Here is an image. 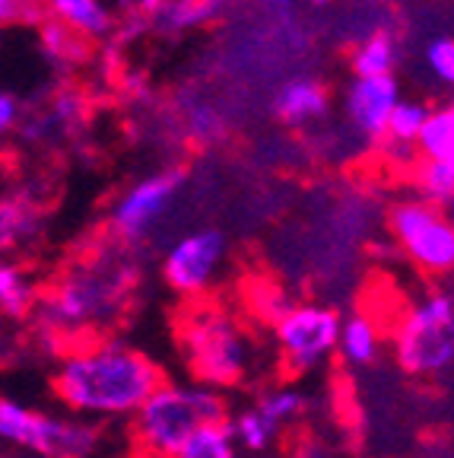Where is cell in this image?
<instances>
[{"mask_svg": "<svg viewBox=\"0 0 454 458\" xmlns=\"http://www.w3.org/2000/svg\"><path fill=\"white\" fill-rule=\"evenodd\" d=\"M419 61H423V71L429 73V80H435L445 89H454V36L426 38Z\"/></svg>", "mask_w": 454, "mask_h": 458, "instance_id": "cell-26", "label": "cell"}, {"mask_svg": "<svg viewBox=\"0 0 454 458\" xmlns=\"http://www.w3.org/2000/svg\"><path fill=\"white\" fill-rule=\"evenodd\" d=\"M45 0H0V26H38Z\"/></svg>", "mask_w": 454, "mask_h": 458, "instance_id": "cell-27", "label": "cell"}, {"mask_svg": "<svg viewBox=\"0 0 454 458\" xmlns=\"http://www.w3.org/2000/svg\"><path fill=\"white\" fill-rule=\"evenodd\" d=\"M175 458H239V445H235V439H232L229 420L200 427L198 433L175 452Z\"/></svg>", "mask_w": 454, "mask_h": 458, "instance_id": "cell-24", "label": "cell"}, {"mask_svg": "<svg viewBox=\"0 0 454 458\" xmlns=\"http://www.w3.org/2000/svg\"><path fill=\"white\" fill-rule=\"evenodd\" d=\"M448 210H451V216H454V204H451V208H448Z\"/></svg>", "mask_w": 454, "mask_h": 458, "instance_id": "cell-30", "label": "cell"}, {"mask_svg": "<svg viewBox=\"0 0 454 458\" xmlns=\"http://www.w3.org/2000/svg\"><path fill=\"white\" fill-rule=\"evenodd\" d=\"M429 112H433V106H429L426 99H416V96H407L404 99V96H400L398 106L391 108L384 134L378 137V140L416 147V137H419V131H423V124H426Z\"/></svg>", "mask_w": 454, "mask_h": 458, "instance_id": "cell-23", "label": "cell"}, {"mask_svg": "<svg viewBox=\"0 0 454 458\" xmlns=\"http://www.w3.org/2000/svg\"><path fill=\"white\" fill-rule=\"evenodd\" d=\"M178 351L194 382L210 388H235L251 376L255 341L245 325L223 306L188 300L185 315L178 318Z\"/></svg>", "mask_w": 454, "mask_h": 458, "instance_id": "cell-4", "label": "cell"}, {"mask_svg": "<svg viewBox=\"0 0 454 458\" xmlns=\"http://www.w3.org/2000/svg\"><path fill=\"white\" fill-rule=\"evenodd\" d=\"M99 429L86 417H55L0 394V443L32 452L36 458H93Z\"/></svg>", "mask_w": 454, "mask_h": 458, "instance_id": "cell-7", "label": "cell"}, {"mask_svg": "<svg viewBox=\"0 0 454 458\" xmlns=\"http://www.w3.org/2000/svg\"><path fill=\"white\" fill-rule=\"evenodd\" d=\"M382 351H384V331L369 312L356 309L347 318H340L337 353L343 357V363L353 366V369H369V366L378 363Z\"/></svg>", "mask_w": 454, "mask_h": 458, "instance_id": "cell-16", "label": "cell"}, {"mask_svg": "<svg viewBox=\"0 0 454 458\" xmlns=\"http://www.w3.org/2000/svg\"><path fill=\"white\" fill-rule=\"evenodd\" d=\"M229 255V239L216 226H198L172 239L163 255V280L172 293L185 300H200L223 274Z\"/></svg>", "mask_w": 454, "mask_h": 458, "instance_id": "cell-10", "label": "cell"}, {"mask_svg": "<svg viewBox=\"0 0 454 458\" xmlns=\"http://www.w3.org/2000/svg\"><path fill=\"white\" fill-rule=\"evenodd\" d=\"M391 351L413 379H435L454 366V290H429L407 302L391 328Z\"/></svg>", "mask_w": 454, "mask_h": 458, "instance_id": "cell-5", "label": "cell"}, {"mask_svg": "<svg viewBox=\"0 0 454 458\" xmlns=\"http://www.w3.org/2000/svg\"><path fill=\"white\" fill-rule=\"evenodd\" d=\"M416 153L454 169V106H433L416 137Z\"/></svg>", "mask_w": 454, "mask_h": 458, "instance_id": "cell-20", "label": "cell"}, {"mask_svg": "<svg viewBox=\"0 0 454 458\" xmlns=\"http://www.w3.org/2000/svg\"><path fill=\"white\" fill-rule=\"evenodd\" d=\"M45 210L29 191L0 198V255L22 249L42 236Z\"/></svg>", "mask_w": 454, "mask_h": 458, "instance_id": "cell-15", "label": "cell"}, {"mask_svg": "<svg viewBox=\"0 0 454 458\" xmlns=\"http://www.w3.org/2000/svg\"><path fill=\"white\" fill-rule=\"evenodd\" d=\"M340 318L343 315L324 302H290L277 315L273 341H277V353L286 376H292V379L308 376L334 357Z\"/></svg>", "mask_w": 454, "mask_h": 458, "instance_id": "cell-9", "label": "cell"}, {"mask_svg": "<svg viewBox=\"0 0 454 458\" xmlns=\"http://www.w3.org/2000/svg\"><path fill=\"white\" fill-rule=\"evenodd\" d=\"M38 284L32 274L16 261H0V315L4 318H26L36 312L38 302Z\"/></svg>", "mask_w": 454, "mask_h": 458, "instance_id": "cell-19", "label": "cell"}, {"mask_svg": "<svg viewBox=\"0 0 454 458\" xmlns=\"http://www.w3.org/2000/svg\"><path fill=\"white\" fill-rule=\"evenodd\" d=\"M229 10V0H143L137 4L143 26L156 29V32H169V36H181L206 22L220 20Z\"/></svg>", "mask_w": 454, "mask_h": 458, "instance_id": "cell-13", "label": "cell"}, {"mask_svg": "<svg viewBox=\"0 0 454 458\" xmlns=\"http://www.w3.org/2000/svg\"><path fill=\"white\" fill-rule=\"evenodd\" d=\"M153 357L112 337L71 344L55 366L51 392L71 414L86 420H121L134 414L163 382Z\"/></svg>", "mask_w": 454, "mask_h": 458, "instance_id": "cell-1", "label": "cell"}, {"mask_svg": "<svg viewBox=\"0 0 454 458\" xmlns=\"http://www.w3.org/2000/svg\"><path fill=\"white\" fill-rule=\"evenodd\" d=\"M137 286V265L128 245L105 236V245L83 255L61 271V277L38 293L36 312L48 335L77 344V337L108 328L128 312Z\"/></svg>", "mask_w": 454, "mask_h": 458, "instance_id": "cell-2", "label": "cell"}, {"mask_svg": "<svg viewBox=\"0 0 454 458\" xmlns=\"http://www.w3.org/2000/svg\"><path fill=\"white\" fill-rule=\"evenodd\" d=\"M400 57H404V45L394 29H372L362 32L347 51V67L349 77H388L398 73Z\"/></svg>", "mask_w": 454, "mask_h": 458, "instance_id": "cell-14", "label": "cell"}, {"mask_svg": "<svg viewBox=\"0 0 454 458\" xmlns=\"http://www.w3.org/2000/svg\"><path fill=\"white\" fill-rule=\"evenodd\" d=\"M384 229L413 271L429 280L454 277V216L448 208L407 194L384 208Z\"/></svg>", "mask_w": 454, "mask_h": 458, "instance_id": "cell-6", "label": "cell"}, {"mask_svg": "<svg viewBox=\"0 0 454 458\" xmlns=\"http://www.w3.org/2000/svg\"><path fill=\"white\" fill-rule=\"evenodd\" d=\"M229 429H232L235 445L245 452H255V455H264V452H270L280 443V437L261 420V414L255 408H245L235 417H229Z\"/></svg>", "mask_w": 454, "mask_h": 458, "instance_id": "cell-25", "label": "cell"}, {"mask_svg": "<svg viewBox=\"0 0 454 458\" xmlns=\"http://www.w3.org/2000/svg\"><path fill=\"white\" fill-rule=\"evenodd\" d=\"M38 42H42V51L48 61H55L61 71H77V67H86L96 57V48L99 42L86 38L83 32L64 26L55 16H45L38 22Z\"/></svg>", "mask_w": 454, "mask_h": 458, "instance_id": "cell-17", "label": "cell"}, {"mask_svg": "<svg viewBox=\"0 0 454 458\" xmlns=\"http://www.w3.org/2000/svg\"><path fill=\"white\" fill-rule=\"evenodd\" d=\"M451 106H454V102H451Z\"/></svg>", "mask_w": 454, "mask_h": 458, "instance_id": "cell-31", "label": "cell"}, {"mask_svg": "<svg viewBox=\"0 0 454 458\" xmlns=\"http://www.w3.org/2000/svg\"><path fill=\"white\" fill-rule=\"evenodd\" d=\"M185 182V169H159L137 179L130 188H124L112 204V210H108V239L118 245H128V249L149 242L165 226L172 204L178 200Z\"/></svg>", "mask_w": 454, "mask_h": 458, "instance_id": "cell-8", "label": "cell"}, {"mask_svg": "<svg viewBox=\"0 0 454 458\" xmlns=\"http://www.w3.org/2000/svg\"><path fill=\"white\" fill-rule=\"evenodd\" d=\"M404 179L416 198L433 200L439 208H451L454 204V169H448V165L416 157V163L410 165Z\"/></svg>", "mask_w": 454, "mask_h": 458, "instance_id": "cell-22", "label": "cell"}, {"mask_svg": "<svg viewBox=\"0 0 454 458\" xmlns=\"http://www.w3.org/2000/svg\"><path fill=\"white\" fill-rule=\"evenodd\" d=\"M400 99V80L398 73L388 77H349V83L343 86V118L347 128L353 134H359L362 140L378 143V137L384 134L391 108Z\"/></svg>", "mask_w": 454, "mask_h": 458, "instance_id": "cell-11", "label": "cell"}, {"mask_svg": "<svg viewBox=\"0 0 454 458\" xmlns=\"http://www.w3.org/2000/svg\"><path fill=\"white\" fill-rule=\"evenodd\" d=\"M270 114L286 128H315L331 114V86L308 73L286 80L277 86V93L270 96Z\"/></svg>", "mask_w": 454, "mask_h": 458, "instance_id": "cell-12", "label": "cell"}, {"mask_svg": "<svg viewBox=\"0 0 454 458\" xmlns=\"http://www.w3.org/2000/svg\"><path fill=\"white\" fill-rule=\"evenodd\" d=\"M251 408L261 414V420L267 423L273 433H277L280 439L286 437V429L292 427V423H298L302 417H306L308 411V398L298 388H270V392H264L261 398L251 404Z\"/></svg>", "mask_w": 454, "mask_h": 458, "instance_id": "cell-21", "label": "cell"}, {"mask_svg": "<svg viewBox=\"0 0 454 458\" xmlns=\"http://www.w3.org/2000/svg\"><path fill=\"white\" fill-rule=\"evenodd\" d=\"M229 420V401L204 382L163 379L130 414V449L137 458H175L200 427Z\"/></svg>", "mask_w": 454, "mask_h": 458, "instance_id": "cell-3", "label": "cell"}, {"mask_svg": "<svg viewBox=\"0 0 454 458\" xmlns=\"http://www.w3.org/2000/svg\"><path fill=\"white\" fill-rule=\"evenodd\" d=\"M20 114H22L20 102H16L10 93H4V89H0V137L10 134V131L20 124Z\"/></svg>", "mask_w": 454, "mask_h": 458, "instance_id": "cell-29", "label": "cell"}, {"mask_svg": "<svg viewBox=\"0 0 454 458\" xmlns=\"http://www.w3.org/2000/svg\"><path fill=\"white\" fill-rule=\"evenodd\" d=\"M45 16H55L93 42H102L114 32V16L105 0H45Z\"/></svg>", "mask_w": 454, "mask_h": 458, "instance_id": "cell-18", "label": "cell"}, {"mask_svg": "<svg viewBox=\"0 0 454 458\" xmlns=\"http://www.w3.org/2000/svg\"><path fill=\"white\" fill-rule=\"evenodd\" d=\"M286 458H337V455L327 439L315 437V433H298L290 449H286Z\"/></svg>", "mask_w": 454, "mask_h": 458, "instance_id": "cell-28", "label": "cell"}]
</instances>
